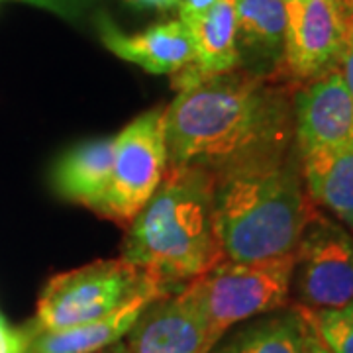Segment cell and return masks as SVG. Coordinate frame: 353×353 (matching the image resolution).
Wrapping results in <instances>:
<instances>
[{"label": "cell", "instance_id": "cell-17", "mask_svg": "<svg viewBox=\"0 0 353 353\" xmlns=\"http://www.w3.org/2000/svg\"><path fill=\"white\" fill-rule=\"evenodd\" d=\"M306 322L301 310L290 304L236 332L208 353H303Z\"/></svg>", "mask_w": 353, "mask_h": 353}, {"label": "cell", "instance_id": "cell-19", "mask_svg": "<svg viewBox=\"0 0 353 353\" xmlns=\"http://www.w3.org/2000/svg\"><path fill=\"white\" fill-rule=\"evenodd\" d=\"M20 2H28L39 8H46L51 12L59 14V16H73L81 6V0H20Z\"/></svg>", "mask_w": 353, "mask_h": 353}, {"label": "cell", "instance_id": "cell-25", "mask_svg": "<svg viewBox=\"0 0 353 353\" xmlns=\"http://www.w3.org/2000/svg\"><path fill=\"white\" fill-rule=\"evenodd\" d=\"M130 4L136 6H145V8H155V10H169L179 6L181 0H128Z\"/></svg>", "mask_w": 353, "mask_h": 353}, {"label": "cell", "instance_id": "cell-24", "mask_svg": "<svg viewBox=\"0 0 353 353\" xmlns=\"http://www.w3.org/2000/svg\"><path fill=\"white\" fill-rule=\"evenodd\" d=\"M304 322H306V320H304ZM303 353H330L328 350H326V345L316 338V334L310 330L308 324H306V334H304Z\"/></svg>", "mask_w": 353, "mask_h": 353}, {"label": "cell", "instance_id": "cell-12", "mask_svg": "<svg viewBox=\"0 0 353 353\" xmlns=\"http://www.w3.org/2000/svg\"><path fill=\"white\" fill-rule=\"evenodd\" d=\"M287 38V0H236L240 69L281 81Z\"/></svg>", "mask_w": 353, "mask_h": 353}, {"label": "cell", "instance_id": "cell-11", "mask_svg": "<svg viewBox=\"0 0 353 353\" xmlns=\"http://www.w3.org/2000/svg\"><path fill=\"white\" fill-rule=\"evenodd\" d=\"M171 289L159 283H148L128 303L108 316L87 324H77L61 330L34 328L30 322L18 330L22 353H99L126 338L145 306L163 296Z\"/></svg>", "mask_w": 353, "mask_h": 353}, {"label": "cell", "instance_id": "cell-1", "mask_svg": "<svg viewBox=\"0 0 353 353\" xmlns=\"http://www.w3.org/2000/svg\"><path fill=\"white\" fill-rule=\"evenodd\" d=\"M292 90L243 69L179 90L165 108L167 163L216 176L290 152L296 145Z\"/></svg>", "mask_w": 353, "mask_h": 353}, {"label": "cell", "instance_id": "cell-15", "mask_svg": "<svg viewBox=\"0 0 353 353\" xmlns=\"http://www.w3.org/2000/svg\"><path fill=\"white\" fill-rule=\"evenodd\" d=\"M116 138L83 141L65 152L51 171V187L69 202L99 212L112 179Z\"/></svg>", "mask_w": 353, "mask_h": 353}, {"label": "cell", "instance_id": "cell-3", "mask_svg": "<svg viewBox=\"0 0 353 353\" xmlns=\"http://www.w3.org/2000/svg\"><path fill=\"white\" fill-rule=\"evenodd\" d=\"M316 208L296 145L214 176L216 232L228 261L253 263L292 253Z\"/></svg>", "mask_w": 353, "mask_h": 353}, {"label": "cell", "instance_id": "cell-18", "mask_svg": "<svg viewBox=\"0 0 353 353\" xmlns=\"http://www.w3.org/2000/svg\"><path fill=\"white\" fill-rule=\"evenodd\" d=\"M296 308L330 353H353V301L336 308Z\"/></svg>", "mask_w": 353, "mask_h": 353}, {"label": "cell", "instance_id": "cell-22", "mask_svg": "<svg viewBox=\"0 0 353 353\" xmlns=\"http://www.w3.org/2000/svg\"><path fill=\"white\" fill-rule=\"evenodd\" d=\"M338 71H340L341 79H343V83L350 90V97L353 101V41H350V46L343 51L340 63H338Z\"/></svg>", "mask_w": 353, "mask_h": 353}, {"label": "cell", "instance_id": "cell-6", "mask_svg": "<svg viewBox=\"0 0 353 353\" xmlns=\"http://www.w3.org/2000/svg\"><path fill=\"white\" fill-rule=\"evenodd\" d=\"M165 108L139 114L116 136L112 179L97 214L130 226L167 171Z\"/></svg>", "mask_w": 353, "mask_h": 353}, {"label": "cell", "instance_id": "cell-23", "mask_svg": "<svg viewBox=\"0 0 353 353\" xmlns=\"http://www.w3.org/2000/svg\"><path fill=\"white\" fill-rule=\"evenodd\" d=\"M332 4L336 6V10L340 14L341 22L350 30L353 36V0H332Z\"/></svg>", "mask_w": 353, "mask_h": 353}, {"label": "cell", "instance_id": "cell-4", "mask_svg": "<svg viewBox=\"0 0 353 353\" xmlns=\"http://www.w3.org/2000/svg\"><path fill=\"white\" fill-rule=\"evenodd\" d=\"M292 269L294 252L253 263L226 259L206 275L194 279L210 345L214 347L236 324L287 308Z\"/></svg>", "mask_w": 353, "mask_h": 353}, {"label": "cell", "instance_id": "cell-2", "mask_svg": "<svg viewBox=\"0 0 353 353\" xmlns=\"http://www.w3.org/2000/svg\"><path fill=\"white\" fill-rule=\"evenodd\" d=\"M122 259L173 290L226 261L214 220V175L167 165L163 181L128 226Z\"/></svg>", "mask_w": 353, "mask_h": 353}, {"label": "cell", "instance_id": "cell-10", "mask_svg": "<svg viewBox=\"0 0 353 353\" xmlns=\"http://www.w3.org/2000/svg\"><path fill=\"white\" fill-rule=\"evenodd\" d=\"M292 118L301 155L353 138V101L338 67L292 90Z\"/></svg>", "mask_w": 353, "mask_h": 353}, {"label": "cell", "instance_id": "cell-28", "mask_svg": "<svg viewBox=\"0 0 353 353\" xmlns=\"http://www.w3.org/2000/svg\"><path fill=\"white\" fill-rule=\"evenodd\" d=\"M352 38H353V36H352Z\"/></svg>", "mask_w": 353, "mask_h": 353}, {"label": "cell", "instance_id": "cell-16", "mask_svg": "<svg viewBox=\"0 0 353 353\" xmlns=\"http://www.w3.org/2000/svg\"><path fill=\"white\" fill-rule=\"evenodd\" d=\"M301 169L310 201L353 232V138L303 153Z\"/></svg>", "mask_w": 353, "mask_h": 353}, {"label": "cell", "instance_id": "cell-13", "mask_svg": "<svg viewBox=\"0 0 353 353\" xmlns=\"http://www.w3.org/2000/svg\"><path fill=\"white\" fill-rule=\"evenodd\" d=\"M181 22L189 32L194 59L171 79L176 92L194 87L208 77L240 69L236 50V0H218L208 12Z\"/></svg>", "mask_w": 353, "mask_h": 353}, {"label": "cell", "instance_id": "cell-20", "mask_svg": "<svg viewBox=\"0 0 353 353\" xmlns=\"http://www.w3.org/2000/svg\"><path fill=\"white\" fill-rule=\"evenodd\" d=\"M218 0H181L179 2V20H189L194 16L208 12Z\"/></svg>", "mask_w": 353, "mask_h": 353}, {"label": "cell", "instance_id": "cell-5", "mask_svg": "<svg viewBox=\"0 0 353 353\" xmlns=\"http://www.w3.org/2000/svg\"><path fill=\"white\" fill-rule=\"evenodd\" d=\"M153 281L122 257L83 265L48 281L30 324L41 330L87 324L114 312Z\"/></svg>", "mask_w": 353, "mask_h": 353}, {"label": "cell", "instance_id": "cell-14", "mask_svg": "<svg viewBox=\"0 0 353 353\" xmlns=\"http://www.w3.org/2000/svg\"><path fill=\"white\" fill-rule=\"evenodd\" d=\"M99 32L102 43L114 55L153 75H175L194 59L192 41L181 20L161 22L139 34H124L102 16Z\"/></svg>", "mask_w": 353, "mask_h": 353}, {"label": "cell", "instance_id": "cell-9", "mask_svg": "<svg viewBox=\"0 0 353 353\" xmlns=\"http://www.w3.org/2000/svg\"><path fill=\"white\" fill-rule=\"evenodd\" d=\"M130 353H208V326L194 283L171 290L145 306L126 334Z\"/></svg>", "mask_w": 353, "mask_h": 353}, {"label": "cell", "instance_id": "cell-26", "mask_svg": "<svg viewBox=\"0 0 353 353\" xmlns=\"http://www.w3.org/2000/svg\"><path fill=\"white\" fill-rule=\"evenodd\" d=\"M99 353H130V352H128L126 343L120 340L118 343H114V345H110V347H106V350H102V352Z\"/></svg>", "mask_w": 353, "mask_h": 353}, {"label": "cell", "instance_id": "cell-7", "mask_svg": "<svg viewBox=\"0 0 353 353\" xmlns=\"http://www.w3.org/2000/svg\"><path fill=\"white\" fill-rule=\"evenodd\" d=\"M290 292L308 310L353 301V234L318 208L294 248Z\"/></svg>", "mask_w": 353, "mask_h": 353}, {"label": "cell", "instance_id": "cell-21", "mask_svg": "<svg viewBox=\"0 0 353 353\" xmlns=\"http://www.w3.org/2000/svg\"><path fill=\"white\" fill-rule=\"evenodd\" d=\"M0 353H22V340L18 330L6 326L0 316Z\"/></svg>", "mask_w": 353, "mask_h": 353}, {"label": "cell", "instance_id": "cell-27", "mask_svg": "<svg viewBox=\"0 0 353 353\" xmlns=\"http://www.w3.org/2000/svg\"><path fill=\"white\" fill-rule=\"evenodd\" d=\"M352 41H353V38H352Z\"/></svg>", "mask_w": 353, "mask_h": 353}, {"label": "cell", "instance_id": "cell-8", "mask_svg": "<svg viewBox=\"0 0 353 353\" xmlns=\"http://www.w3.org/2000/svg\"><path fill=\"white\" fill-rule=\"evenodd\" d=\"M350 41L332 0H287L283 83L296 88L336 69Z\"/></svg>", "mask_w": 353, "mask_h": 353}]
</instances>
